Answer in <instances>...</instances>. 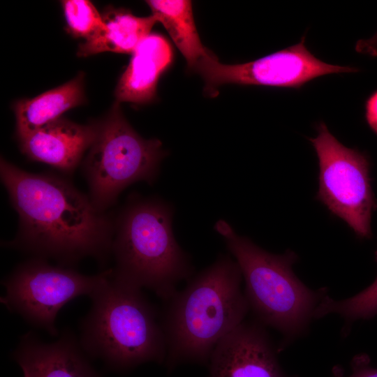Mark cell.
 <instances>
[{"instance_id":"obj_5","label":"cell","mask_w":377,"mask_h":377,"mask_svg":"<svg viewBox=\"0 0 377 377\" xmlns=\"http://www.w3.org/2000/svg\"><path fill=\"white\" fill-rule=\"evenodd\" d=\"M215 229L239 267L249 309L260 323L279 331L283 342L304 334L327 289L311 290L296 276L292 269L297 260L294 252L269 253L237 235L223 220L216 223Z\"/></svg>"},{"instance_id":"obj_9","label":"cell","mask_w":377,"mask_h":377,"mask_svg":"<svg viewBox=\"0 0 377 377\" xmlns=\"http://www.w3.org/2000/svg\"><path fill=\"white\" fill-rule=\"evenodd\" d=\"M304 37L297 44L244 64H224L216 57L203 61L195 71L205 82V91L216 96L226 84L299 88L320 76L357 70L332 65L316 58L306 47Z\"/></svg>"},{"instance_id":"obj_10","label":"cell","mask_w":377,"mask_h":377,"mask_svg":"<svg viewBox=\"0 0 377 377\" xmlns=\"http://www.w3.org/2000/svg\"><path fill=\"white\" fill-rule=\"evenodd\" d=\"M261 323L244 320L221 340L209 360V377H292Z\"/></svg>"},{"instance_id":"obj_2","label":"cell","mask_w":377,"mask_h":377,"mask_svg":"<svg viewBox=\"0 0 377 377\" xmlns=\"http://www.w3.org/2000/svg\"><path fill=\"white\" fill-rule=\"evenodd\" d=\"M236 260L221 256L165 302L161 321L169 371L184 362L208 363L250 310Z\"/></svg>"},{"instance_id":"obj_12","label":"cell","mask_w":377,"mask_h":377,"mask_svg":"<svg viewBox=\"0 0 377 377\" xmlns=\"http://www.w3.org/2000/svg\"><path fill=\"white\" fill-rule=\"evenodd\" d=\"M96 123L83 125L63 117L18 138L21 151L29 159L72 172L89 149Z\"/></svg>"},{"instance_id":"obj_4","label":"cell","mask_w":377,"mask_h":377,"mask_svg":"<svg viewBox=\"0 0 377 377\" xmlns=\"http://www.w3.org/2000/svg\"><path fill=\"white\" fill-rule=\"evenodd\" d=\"M112 276L168 301L192 266L176 242L172 210L158 200L131 198L114 222Z\"/></svg>"},{"instance_id":"obj_7","label":"cell","mask_w":377,"mask_h":377,"mask_svg":"<svg viewBox=\"0 0 377 377\" xmlns=\"http://www.w3.org/2000/svg\"><path fill=\"white\" fill-rule=\"evenodd\" d=\"M112 274L109 268L85 275L71 267L53 266L44 258H33L3 280L6 293L0 302L10 312L57 337L55 320L59 310L77 297H90Z\"/></svg>"},{"instance_id":"obj_17","label":"cell","mask_w":377,"mask_h":377,"mask_svg":"<svg viewBox=\"0 0 377 377\" xmlns=\"http://www.w3.org/2000/svg\"><path fill=\"white\" fill-rule=\"evenodd\" d=\"M376 256L377 259V251ZM331 313L341 316L346 324L376 316L377 277L369 287L348 299L334 300L326 295L316 309L313 318H320Z\"/></svg>"},{"instance_id":"obj_14","label":"cell","mask_w":377,"mask_h":377,"mask_svg":"<svg viewBox=\"0 0 377 377\" xmlns=\"http://www.w3.org/2000/svg\"><path fill=\"white\" fill-rule=\"evenodd\" d=\"M84 74L32 98L18 100L13 110L16 135L20 138L61 117L68 110L84 102Z\"/></svg>"},{"instance_id":"obj_18","label":"cell","mask_w":377,"mask_h":377,"mask_svg":"<svg viewBox=\"0 0 377 377\" xmlns=\"http://www.w3.org/2000/svg\"><path fill=\"white\" fill-rule=\"evenodd\" d=\"M68 32L88 40L106 30L102 15L88 0L61 1Z\"/></svg>"},{"instance_id":"obj_1","label":"cell","mask_w":377,"mask_h":377,"mask_svg":"<svg viewBox=\"0 0 377 377\" xmlns=\"http://www.w3.org/2000/svg\"><path fill=\"white\" fill-rule=\"evenodd\" d=\"M0 175L19 216L18 232L5 246L64 267L87 256L107 261L114 221L90 198L62 177L29 172L2 157Z\"/></svg>"},{"instance_id":"obj_16","label":"cell","mask_w":377,"mask_h":377,"mask_svg":"<svg viewBox=\"0 0 377 377\" xmlns=\"http://www.w3.org/2000/svg\"><path fill=\"white\" fill-rule=\"evenodd\" d=\"M146 3L183 54L189 70L195 71L203 61L216 57L201 42L191 1L149 0Z\"/></svg>"},{"instance_id":"obj_19","label":"cell","mask_w":377,"mask_h":377,"mask_svg":"<svg viewBox=\"0 0 377 377\" xmlns=\"http://www.w3.org/2000/svg\"><path fill=\"white\" fill-rule=\"evenodd\" d=\"M350 365L352 372L349 376H346L343 369L336 366L332 369V377H377V368L371 365L369 357L364 353L355 356Z\"/></svg>"},{"instance_id":"obj_8","label":"cell","mask_w":377,"mask_h":377,"mask_svg":"<svg viewBox=\"0 0 377 377\" xmlns=\"http://www.w3.org/2000/svg\"><path fill=\"white\" fill-rule=\"evenodd\" d=\"M309 138L319 164L316 198L343 220L360 238L371 237V220L377 208L367 157L341 144L323 122Z\"/></svg>"},{"instance_id":"obj_20","label":"cell","mask_w":377,"mask_h":377,"mask_svg":"<svg viewBox=\"0 0 377 377\" xmlns=\"http://www.w3.org/2000/svg\"><path fill=\"white\" fill-rule=\"evenodd\" d=\"M366 119L369 126L377 133V91L374 92L367 101Z\"/></svg>"},{"instance_id":"obj_11","label":"cell","mask_w":377,"mask_h":377,"mask_svg":"<svg viewBox=\"0 0 377 377\" xmlns=\"http://www.w3.org/2000/svg\"><path fill=\"white\" fill-rule=\"evenodd\" d=\"M79 339L68 329L52 343L32 331L23 334L13 353L24 377H98Z\"/></svg>"},{"instance_id":"obj_6","label":"cell","mask_w":377,"mask_h":377,"mask_svg":"<svg viewBox=\"0 0 377 377\" xmlns=\"http://www.w3.org/2000/svg\"><path fill=\"white\" fill-rule=\"evenodd\" d=\"M96 123V136L83 168L89 198L98 210L104 212L130 184L154 182L166 153L159 140L144 139L131 127L117 101Z\"/></svg>"},{"instance_id":"obj_15","label":"cell","mask_w":377,"mask_h":377,"mask_svg":"<svg viewBox=\"0 0 377 377\" xmlns=\"http://www.w3.org/2000/svg\"><path fill=\"white\" fill-rule=\"evenodd\" d=\"M102 17L106 30L80 43L77 51L78 57H86L105 52L133 54L158 22L152 15L137 17L124 8H110Z\"/></svg>"},{"instance_id":"obj_13","label":"cell","mask_w":377,"mask_h":377,"mask_svg":"<svg viewBox=\"0 0 377 377\" xmlns=\"http://www.w3.org/2000/svg\"><path fill=\"white\" fill-rule=\"evenodd\" d=\"M173 61L170 43L162 35L150 34L132 54L115 89L116 101L145 104L152 101L158 82Z\"/></svg>"},{"instance_id":"obj_3","label":"cell","mask_w":377,"mask_h":377,"mask_svg":"<svg viewBox=\"0 0 377 377\" xmlns=\"http://www.w3.org/2000/svg\"><path fill=\"white\" fill-rule=\"evenodd\" d=\"M141 290L112 274L89 297L91 306L80 323L79 338L88 355L119 371L149 362L165 363L161 321Z\"/></svg>"}]
</instances>
